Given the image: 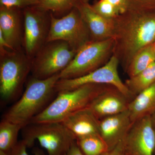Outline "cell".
I'll use <instances>...</instances> for the list:
<instances>
[{
  "label": "cell",
  "instance_id": "cell-1",
  "mask_svg": "<svg viewBox=\"0 0 155 155\" xmlns=\"http://www.w3.org/2000/svg\"><path fill=\"white\" fill-rule=\"evenodd\" d=\"M113 55L126 71L134 56L155 42V11L128 9L113 19Z\"/></svg>",
  "mask_w": 155,
  "mask_h": 155
},
{
  "label": "cell",
  "instance_id": "cell-2",
  "mask_svg": "<svg viewBox=\"0 0 155 155\" xmlns=\"http://www.w3.org/2000/svg\"><path fill=\"white\" fill-rule=\"evenodd\" d=\"M60 73L41 79L31 76L20 99L4 115L3 119L22 125L30 124L35 116L41 113L52 101L57 92L56 85Z\"/></svg>",
  "mask_w": 155,
  "mask_h": 155
},
{
  "label": "cell",
  "instance_id": "cell-3",
  "mask_svg": "<svg viewBox=\"0 0 155 155\" xmlns=\"http://www.w3.org/2000/svg\"><path fill=\"white\" fill-rule=\"evenodd\" d=\"M108 84H87L57 94V97L30 123L61 122L70 114L88 107Z\"/></svg>",
  "mask_w": 155,
  "mask_h": 155
},
{
  "label": "cell",
  "instance_id": "cell-4",
  "mask_svg": "<svg viewBox=\"0 0 155 155\" xmlns=\"http://www.w3.org/2000/svg\"><path fill=\"white\" fill-rule=\"evenodd\" d=\"M31 69V60L22 49L0 55V94L3 101H11L21 94Z\"/></svg>",
  "mask_w": 155,
  "mask_h": 155
},
{
  "label": "cell",
  "instance_id": "cell-5",
  "mask_svg": "<svg viewBox=\"0 0 155 155\" xmlns=\"http://www.w3.org/2000/svg\"><path fill=\"white\" fill-rule=\"evenodd\" d=\"M22 140L28 147L36 140L47 151V155H64L76 138L61 122L30 123L23 127Z\"/></svg>",
  "mask_w": 155,
  "mask_h": 155
},
{
  "label": "cell",
  "instance_id": "cell-6",
  "mask_svg": "<svg viewBox=\"0 0 155 155\" xmlns=\"http://www.w3.org/2000/svg\"><path fill=\"white\" fill-rule=\"evenodd\" d=\"M114 38L91 41L78 51L69 66L60 73V79L81 77L102 67L113 56Z\"/></svg>",
  "mask_w": 155,
  "mask_h": 155
},
{
  "label": "cell",
  "instance_id": "cell-7",
  "mask_svg": "<svg viewBox=\"0 0 155 155\" xmlns=\"http://www.w3.org/2000/svg\"><path fill=\"white\" fill-rule=\"evenodd\" d=\"M77 52L67 42H47L31 60L32 77L44 79L60 73L71 63Z\"/></svg>",
  "mask_w": 155,
  "mask_h": 155
},
{
  "label": "cell",
  "instance_id": "cell-8",
  "mask_svg": "<svg viewBox=\"0 0 155 155\" xmlns=\"http://www.w3.org/2000/svg\"><path fill=\"white\" fill-rule=\"evenodd\" d=\"M51 13V27L47 42L63 41L77 52L91 41L89 31L75 7L61 18H57Z\"/></svg>",
  "mask_w": 155,
  "mask_h": 155
},
{
  "label": "cell",
  "instance_id": "cell-9",
  "mask_svg": "<svg viewBox=\"0 0 155 155\" xmlns=\"http://www.w3.org/2000/svg\"><path fill=\"white\" fill-rule=\"evenodd\" d=\"M22 47L26 55L32 60L47 42L51 24V13L37 6L24 8Z\"/></svg>",
  "mask_w": 155,
  "mask_h": 155
},
{
  "label": "cell",
  "instance_id": "cell-10",
  "mask_svg": "<svg viewBox=\"0 0 155 155\" xmlns=\"http://www.w3.org/2000/svg\"><path fill=\"white\" fill-rule=\"evenodd\" d=\"M119 60L115 56L104 65L91 73L72 79H60L56 84L57 94L67 91L87 84H108L115 87L131 101L134 98L118 73Z\"/></svg>",
  "mask_w": 155,
  "mask_h": 155
},
{
  "label": "cell",
  "instance_id": "cell-11",
  "mask_svg": "<svg viewBox=\"0 0 155 155\" xmlns=\"http://www.w3.org/2000/svg\"><path fill=\"white\" fill-rule=\"evenodd\" d=\"M124 141L125 155H154L155 131L151 116L134 122Z\"/></svg>",
  "mask_w": 155,
  "mask_h": 155
},
{
  "label": "cell",
  "instance_id": "cell-12",
  "mask_svg": "<svg viewBox=\"0 0 155 155\" xmlns=\"http://www.w3.org/2000/svg\"><path fill=\"white\" fill-rule=\"evenodd\" d=\"M130 101L118 89L109 85L93 101L88 107L100 120L126 110Z\"/></svg>",
  "mask_w": 155,
  "mask_h": 155
},
{
  "label": "cell",
  "instance_id": "cell-13",
  "mask_svg": "<svg viewBox=\"0 0 155 155\" xmlns=\"http://www.w3.org/2000/svg\"><path fill=\"white\" fill-rule=\"evenodd\" d=\"M19 9L0 7V32L13 51L22 49L23 45L24 22Z\"/></svg>",
  "mask_w": 155,
  "mask_h": 155
},
{
  "label": "cell",
  "instance_id": "cell-14",
  "mask_svg": "<svg viewBox=\"0 0 155 155\" xmlns=\"http://www.w3.org/2000/svg\"><path fill=\"white\" fill-rule=\"evenodd\" d=\"M133 123L127 110L99 120V134L109 150L124 139Z\"/></svg>",
  "mask_w": 155,
  "mask_h": 155
},
{
  "label": "cell",
  "instance_id": "cell-15",
  "mask_svg": "<svg viewBox=\"0 0 155 155\" xmlns=\"http://www.w3.org/2000/svg\"><path fill=\"white\" fill-rule=\"evenodd\" d=\"M85 23L92 41H101L114 37L113 19L108 20L99 15L88 3L76 0L75 6Z\"/></svg>",
  "mask_w": 155,
  "mask_h": 155
},
{
  "label": "cell",
  "instance_id": "cell-16",
  "mask_svg": "<svg viewBox=\"0 0 155 155\" xmlns=\"http://www.w3.org/2000/svg\"><path fill=\"white\" fill-rule=\"evenodd\" d=\"M76 139L99 134V120L89 108L70 114L61 122Z\"/></svg>",
  "mask_w": 155,
  "mask_h": 155
},
{
  "label": "cell",
  "instance_id": "cell-17",
  "mask_svg": "<svg viewBox=\"0 0 155 155\" xmlns=\"http://www.w3.org/2000/svg\"><path fill=\"white\" fill-rule=\"evenodd\" d=\"M127 110L133 123L155 114V83L130 101Z\"/></svg>",
  "mask_w": 155,
  "mask_h": 155
},
{
  "label": "cell",
  "instance_id": "cell-18",
  "mask_svg": "<svg viewBox=\"0 0 155 155\" xmlns=\"http://www.w3.org/2000/svg\"><path fill=\"white\" fill-rule=\"evenodd\" d=\"M124 83L134 97L148 88L155 83V62Z\"/></svg>",
  "mask_w": 155,
  "mask_h": 155
},
{
  "label": "cell",
  "instance_id": "cell-19",
  "mask_svg": "<svg viewBox=\"0 0 155 155\" xmlns=\"http://www.w3.org/2000/svg\"><path fill=\"white\" fill-rule=\"evenodd\" d=\"M155 62V42L140 50L134 57L125 72L129 78L133 77Z\"/></svg>",
  "mask_w": 155,
  "mask_h": 155
},
{
  "label": "cell",
  "instance_id": "cell-20",
  "mask_svg": "<svg viewBox=\"0 0 155 155\" xmlns=\"http://www.w3.org/2000/svg\"><path fill=\"white\" fill-rule=\"evenodd\" d=\"M22 125L2 119L0 123V150L10 152L17 143Z\"/></svg>",
  "mask_w": 155,
  "mask_h": 155
},
{
  "label": "cell",
  "instance_id": "cell-21",
  "mask_svg": "<svg viewBox=\"0 0 155 155\" xmlns=\"http://www.w3.org/2000/svg\"><path fill=\"white\" fill-rule=\"evenodd\" d=\"M76 142L84 155H102L109 150L107 145L100 134L76 139Z\"/></svg>",
  "mask_w": 155,
  "mask_h": 155
},
{
  "label": "cell",
  "instance_id": "cell-22",
  "mask_svg": "<svg viewBox=\"0 0 155 155\" xmlns=\"http://www.w3.org/2000/svg\"><path fill=\"white\" fill-rule=\"evenodd\" d=\"M76 0H39L40 8L52 13H62L74 8Z\"/></svg>",
  "mask_w": 155,
  "mask_h": 155
},
{
  "label": "cell",
  "instance_id": "cell-23",
  "mask_svg": "<svg viewBox=\"0 0 155 155\" xmlns=\"http://www.w3.org/2000/svg\"><path fill=\"white\" fill-rule=\"evenodd\" d=\"M92 7L99 15L108 20L114 19L119 15L115 7L106 0H100Z\"/></svg>",
  "mask_w": 155,
  "mask_h": 155
},
{
  "label": "cell",
  "instance_id": "cell-24",
  "mask_svg": "<svg viewBox=\"0 0 155 155\" xmlns=\"http://www.w3.org/2000/svg\"><path fill=\"white\" fill-rule=\"evenodd\" d=\"M39 0H0L1 6L17 8H27L38 5Z\"/></svg>",
  "mask_w": 155,
  "mask_h": 155
},
{
  "label": "cell",
  "instance_id": "cell-25",
  "mask_svg": "<svg viewBox=\"0 0 155 155\" xmlns=\"http://www.w3.org/2000/svg\"><path fill=\"white\" fill-rule=\"evenodd\" d=\"M129 9L140 11H155V0H128Z\"/></svg>",
  "mask_w": 155,
  "mask_h": 155
},
{
  "label": "cell",
  "instance_id": "cell-26",
  "mask_svg": "<svg viewBox=\"0 0 155 155\" xmlns=\"http://www.w3.org/2000/svg\"><path fill=\"white\" fill-rule=\"evenodd\" d=\"M28 145L23 140L18 141L17 144L10 151V155H29L27 152ZM34 155H41L40 153L36 152Z\"/></svg>",
  "mask_w": 155,
  "mask_h": 155
},
{
  "label": "cell",
  "instance_id": "cell-27",
  "mask_svg": "<svg viewBox=\"0 0 155 155\" xmlns=\"http://www.w3.org/2000/svg\"><path fill=\"white\" fill-rule=\"evenodd\" d=\"M111 4L119 12V15L124 14L129 9L128 0H106Z\"/></svg>",
  "mask_w": 155,
  "mask_h": 155
},
{
  "label": "cell",
  "instance_id": "cell-28",
  "mask_svg": "<svg viewBox=\"0 0 155 155\" xmlns=\"http://www.w3.org/2000/svg\"><path fill=\"white\" fill-rule=\"evenodd\" d=\"M102 155H125L124 139L121 140L113 149L109 150Z\"/></svg>",
  "mask_w": 155,
  "mask_h": 155
},
{
  "label": "cell",
  "instance_id": "cell-29",
  "mask_svg": "<svg viewBox=\"0 0 155 155\" xmlns=\"http://www.w3.org/2000/svg\"><path fill=\"white\" fill-rule=\"evenodd\" d=\"M64 155H84L78 147L76 141L72 145L69 150Z\"/></svg>",
  "mask_w": 155,
  "mask_h": 155
},
{
  "label": "cell",
  "instance_id": "cell-30",
  "mask_svg": "<svg viewBox=\"0 0 155 155\" xmlns=\"http://www.w3.org/2000/svg\"><path fill=\"white\" fill-rule=\"evenodd\" d=\"M152 122V125L155 131V114H154L151 116ZM154 155H155V151L154 153Z\"/></svg>",
  "mask_w": 155,
  "mask_h": 155
},
{
  "label": "cell",
  "instance_id": "cell-31",
  "mask_svg": "<svg viewBox=\"0 0 155 155\" xmlns=\"http://www.w3.org/2000/svg\"><path fill=\"white\" fill-rule=\"evenodd\" d=\"M10 152H5L4 151L0 150V155H10Z\"/></svg>",
  "mask_w": 155,
  "mask_h": 155
},
{
  "label": "cell",
  "instance_id": "cell-32",
  "mask_svg": "<svg viewBox=\"0 0 155 155\" xmlns=\"http://www.w3.org/2000/svg\"><path fill=\"white\" fill-rule=\"evenodd\" d=\"M81 1H82L84 2L88 3L90 0H81Z\"/></svg>",
  "mask_w": 155,
  "mask_h": 155
}]
</instances>
